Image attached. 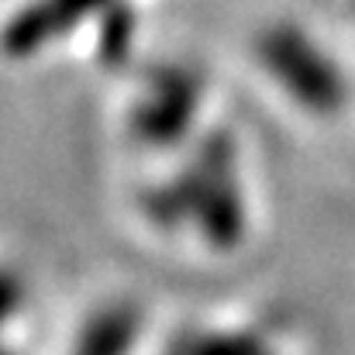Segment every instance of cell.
Wrapping results in <instances>:
<instances>
[{"label": "cell", "instance_id": "cell-2", "mask_svg": "<svg viewBox=\"0 0 355 355\" xmlns=\"http://www.w3.org/2000/svg\"><path fill=\"white\" fill-rule=\"evenodd\" d=\"M83 335L76 338L69 355H128L131 338H135V321L128 318V311H104L97 318L87 321V328H80Z\"/></svg>", "mask_w": 355, "mask_h": 355}, {"label": "cell", "instance_id": "cell-1", "mask_svg": "<svg viewBox=\"0 0 355 355\" xmlns=\"http://www.w3.org/2000/svg\"><path fill=\"white\" fill-rule=\"evenodd\" d=\"M97 3L104 0H38L31 10H24V17L10 28V35H21L28 49L42 45L45 38H52L55 31H66L69 17L76 14H90Z\"/></svg>", "mask_w": 355, "mask_h": 355}]
</instances>
